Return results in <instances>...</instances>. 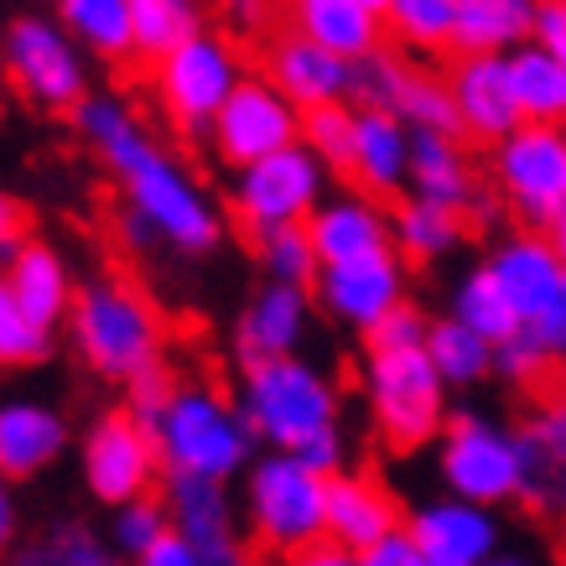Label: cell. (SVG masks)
<instances>
[{
	"label": "cell",
	"mask_w": 566,
	"mask_h": 566,
	"mask_svg": "<svg viewBox=\"0 0 566 566\" xmlns=\"http://www.w3.org/2000/svg\"><path fill=\"white\" fill-rule=\"evenodd\" d=\"M27 240H32V213H27V203H21L17 192L0 188V271L11 265V255Z\"/></svg>",
	"instance_id": "47"
},
{
	"label": "cell",
	"mask_w": 566,
	"mask_h": 566,
	"mask_svg": "<svg viewBox=\"0 0 566 566\" xmlns=\"http://www.w3.org/2000/svg\"><path fill=\"white\" fill-rule=\"evenodd\" d=\"M406 198L452 208L463 219H479V213L494 208L463 136H416L411 140V188H406Z\"/></svg>",
	"instance_id": "23"
},
{
	"label": "cell",
	"mask_w": 566,
	"mask_h": 566,
	"mask_svg": "<svg viewBox=\"0 0 566 566\" xmlns=\"http://www.w3.org/2000/svg\"><path fill=\"white\" fill-rule=\"evenodd\" d=\"M317 265H348V260L390 255V203H379L359 188H333L307 219Z\"/></svg>",
	"instance_id": "20"
},
{
	"label": "cell",
	"mask_w": 566,
	"mask_h": 566,
	"mask_svg": "<svg viewBox=\"0 0 566 566\" xmlns=\"http://www.w3.org/2000/svg\"><path fill=\"white\" fill-rule=\"evenodd\" d=\"M411 275H406V260L395 255H369V260H348V265H323L317 281H312V307L327 312L338 327L369 338L395 307H406L411 296Z\"/></svg>",
	"instance_id": "14"
},
{
	"label": "cell",
	"mask_w": 566,
	"mask_h": 566,
	"mask_svg": "<svg viewBox=\"0 0 566 566\" xmlns=\"http://www.w3.org/2000/svg\"><path fill=\"white\" fill-rule=\"evenodd\" d=\"M0 275H6L11 296L27 307V317H32L36 327L57 333V327L69 323L73 296H78V275H73L69 255H63L57 244H48V240H36L32 234V240L11 255V265H6Z\"/></svg>",
	"instance_id": "27"
},
{
	"label": "cell",
	"mask_w": 566,
	"mask_h": 566,
	"mask_svg": "<svg viewBox=\"0 0 566 566\" xmlns=\"http://www.w3.org/2000/svg\"><path fill=\"white\" fill-rule=\"evenodd\" d=\"M520 452H525V504H541L566 520V390L535 400V411L520 421Z\"/></svg>",
	"instance_id": "28"
},
{
	"label": "cell",
	"mask_w": 566,
	"mask_h": 566,
	"mask_svg": "<svg viewBox=\"0 0 566 566\" xmlns=\"http://www.w3.org/2000/svg\"><path fill=\"white\" fill-rule=\"evenodd\" d=\"M275 566H359V556L344 546H333V541H317V546L296 551V556H281Z\"/></svg>",
	"instance_id": "52"
},
{
	"label": "cell",
	"mask_w": 566,
	"mask_h": 566,
	"mask_svg": "<svg viewBox=\"0 0 566 566\" xmlns=\"http://www.w3.org/2000/svg\"><path fill=\"white\" fill-rule=\"evenodd\" d=\"M531 0H452V57H510L531 42Z\"/></svg>",
	"instance_id": "29"
},
{
	"label": "cell",
	"mask_w": 566,
	"mask_h": 566,
	"mask_svg": "<svg viewBox=\"0 0 566 566\" xmlns=\"http://www.w3.org/2000/svg\"><path fill=\"white\" fill-rule=\"evenodd\" d=\"M240 515L255 546L281 556L327 541V479L292 452H260L240 479Z\"/></svg>",
	"instance_id": "7"
},
{
	"label": "cell",
	"mask_w": 566,
	"mask_h": 566,
	"mask_svg": "<svg viewBox=\"0 0 566 566\" xmlns=\"http://www.w3.org/2000/svg\"><path fill=\"white\" fill-rule=\"evenodd\" d=\"M406 535H411L427 562H458V566H483L504 546V525L494 510L463 504L452 494L421 499L416 510H406Z\"/></svg>",
	"instance_id": "19"
},
{
	"label": "cell",
	"mask_w": 566,
	"mask_h": 566,
	"mask_svg": "<svg viewBox=\"0 0 566 566\" xmlns=\"http://www.w3.org/2000/svg\"><path fill=\"white\" fill-rule=\"evenodd\" d=\"M21 546V504H17V483L0 473V562Z\"/></svg>",
	"instance_id": "50"
},
{
	"label": "cell",
	"mask_w": 566,
	"mask_h": 566,
	"mask_svg": "<svg viewBox=\"0 0 566 566\" xmlns=\"http://www.w3.org/2000/svg\"><path fill=\"white\" fill-rule=\"evenodd\" d=\"M286 27L327 48L344 63H364L390 48L385 36V0H296L286 6Z\"/></svg>",
	"instance_id": "25"
},
{
	"label": "cell",
	"mask_w": 566,
	"mask_h": 566,
	"mask_svg": "<svg viewBox=\"0 0 566 566\" xmlns=\"http://www.w3.org/2000/svg\"><path fill=\"white\" fill-rule=\"evenodd\" d=\"M562 566H566V520H562Z\"/></svg>",
	"instance_id": "58"
},
{
	"label": "cell",
	"mask_w": 566,
	"mask_h": 566,
	"mask_svg": "<svg viewBox=\"0 0 566 566\" xmlns=\"http://www.w3.org/2000/svg\"><path fill=\"white\" fill-rule=\"evenodd\" d=\"M172 385H177V375H172V369H156V375L136 379V385L125 390V411L136 416L140 427H151V421H156V411L167 406V395H172Z\"/></svg>",
	"instance_id": "46"
},
{
	"label": "cell",
	"mask_w": 566,
	"mask_h": 566,
	"mask_svg": "<svg viewBox=\"0 0 566 566\" xmlns=\"http://www.w3.org/2000/svg\"><path fill=\"white\" fill-rule=\"evenodd\" d=\"M48 359H52V333L27 317V307L11 296L6 275H0V375L36 369V364H48Z\"/></svg>",
	"instance_id": "39"
},
{
	"label": "cell",
	"mask_w": 566,
	"mask_h": 566,
	"mask_svg": "<svg viewBox=\"0 0 566 566\" xmlns=\"http://www.w3.org/2000/svg\"><path fill=\"white\" fill-rule=\"evenodd\" d=\"M6 104H11V88H6V73H0V120H6Z\"/></svg>",
	"instance_id": "57"
},
{
	"label": "cell",
	"mask_w": 566,
	"mask_h": 566,
	"mask_svg": "<svg viewBox=\"0 0 566 566\" xmlns=\"http://www.w3.org/2000/svg\"><path fill=\"white\" fill-rule=\"evenodd\" d=\"M302 146L333 177H348V161H354V104H327V109L302 115Z\"/></svg>",
	"instance_id": "41"
},
{
	"label": "cell",
	"mask_w": 566,
	"mask_h": 566,
	"mask_svg": "<svg viewBox=\"0 0 566 566\" xmlns=\"http://www.w3.org/2000/svg\"><path fill=\"white\" fill-rule=\"evenodd\" d=\"M6 88L48 115H78L94 94V57L69 36L57 11H17L0 27Z\"/></svg>",
	"instance_id": "5"
},
{
	"label": "cell",
	"mask_w": 566,
	"mask_h": 566,
	"mask_svg": "<svg viewBox=\"0 0 566 566\" xmlns=\"http://www.w3.org/2000/svg\"><path fill=\"white\" fill-rule=\"evenodd\" d=\"M390 115L411 136H458V109H452L447 78L421 69V63H406L400 88H395V99H390Z\"/></svg>",
	"instance_id": "35"
},
{
	"label": "cell",
	"mask_w": 566,
	"mask_h": 566,
	"mask_svg": "<svg viewBox=\"0 0 566 566\" xmlns=\"http://www.w3.org/2000/svg\"><path fill=\"white\" fill-rule=\"evenodd\" d=\"M489 182L525 229H546L566 208V125H520L489 151Z\"/></svg>",
	"instance_id": "10"
},
{
	"label": "cell",
	"mask_w": 566,
	"mask_h": 566,
	"mask_svg": "<svg viewBox=\"0 0 566 566\" xmlns=\"http://www.w3.org/2000/svg\"><path fill=\"white\" fill-rule=\"evenodd\" d=\"M483 271L494 275V286L504 292V302L515 307L520 327L541 323V312L556 302L566 281V265L551 255V244L541 240V229H510L504 240H494Z\"/></svg>",
	"instance_id": "21"
},
{
	"label": "cell",
	"mask_w": 566,
	"mask_h": 566,
	"mask_svg": "<svg viewBox=\"0 0 566 566\" xmlns=\"http://www.w3.org/2000/svg\"><path fill=\"white\" fill-rule=\"evenodd\" d=\"M556 369V359H551L546 348H541V338H535L531 327H520L515 338H504V344L494 348V375L510 379V385H541V379Z\"/></svg>",
	"instance_id": "43"
},
{
	"label": "cell",
	"mask_w": 566,
	"mask_h": 566,
	"mask_svg": "<svg viewBox=\"0 0 566 566\" xmlns=\"http://www.w3.org/2000/svg\"><path fill=\"white\" fill-rule=\"evenodd\" d=\"M57 21L94 63H136V27L130 0H63Z\"/></svg>",
	"instance_id": "31"
},
{
	"label": "cell",
	"mask_w": 566,
	"mask_h": 566,
	"mask_svg": "<svg viewBox=\"0 0 566 566\" xmlns=\"http://www.w3.org/2000/svg\"><path fill=\"white\" fill-rule=\"evenodd\" d=\"M260 73H265L302 115L354 99V63H344V57H333L327 48L307 42V36L296 32V27H286V21L271 27L265 42H260Z\"/></svg>",
	"instance_id": "16"
},
{
	"label": "cell",
	"mask_w": 566,
	"mask_h": 566,
	"mask_svg": "<svg viewBox=\"0 0 566 566\" xmlns=\"http://www.w3.org/2000/svg\"><path fill=\"white\" fill-rule=\"evenodd\" d=\"M161 535H172V515H167V499H161V494L109 510V531H104V541L120 551L125 562H140V556H146Z\"/></svg>",
	"instance_id": "40"
},
{
	"label": "cell",
	"mask_w": 566,
	"mask_h": 566,
	"mask_svg": "<svg viewBox=\"0 0 566 566\" xmlns=\"http://www.w3.org/2000/svg\"><path fill=\"white\" fill-rule=\"evenodd\" d=\"M437 473L442 489L479 510L525 504V452L520 427L483 411H452L447 431L437 437Z\"/></svg>",
	"instance_id": "9"
},
{
	"label": "cell",
	"mask_w": 566,
	"mask_h": 566,
	"mask_svg": "<svg viewBox=\"0 0 566 566\" xmlns=\"http://www.w3.org/2000/svg\"><path fill=\"white\" fill-rule=\"evenodd\" d=\"M427 359L442 375L447 390H473V385H483V379L494 375V344H483L479 333H468L452 317H431Z\"/></svg>",
	"instance_id": "36"
},
{
	"label": "cell",
	"mask_w": 566,
	"mask_h": 566,
	"mask_svg": "<svg viewBox=\"0 0 566 566\" xmlns=\"http://www.w3.org/2000/svg\"><path fill=\"white\" fill-rule=\"evenodd\" d=\"M234 400H240V416H244V427H250V437H255V447H265V452L302 458L323 437L344 431V390L307 354L271 359V364H244L240 385H234Z\"/></svg>",
	"instance_id": "4"
},
{
	"label": "cell",
	"mask_w": 566,
	"mask_h": 566,
	"mask_svg": "<svg viewBox=\"0 0 566 566\" xmlns=\"http://www.w3.org/2000/svg\"><path fill=\"white\" fill-rule=\"evenodd\" d=\"M203 140L213 151V161H223L229 172H244V167H255V161L302 140V109L265 73H250L234 88V99L219 109V120L208 125Z\"/></svg>",
	"instance_id": "13"
},
{
	"label": "cell",
	"mask_w": 566,
	"mask_h": 566,
	"mask_svg": "<svg viewBox=\"0 0 566 566\" xmlns=\"http://www.w3.org/2000/svg\"><path fill=\"white\" fill-rule=\"evenodd\" d=\"M385 36L406 63L452 52V0H385Z\"/></svg>",
	"instance_id": "34"
},
{
	"label": "cell",
	"mask_w": 566,
	"mask_h": 566,
	"mask_svg": "<svg viewBox=\"0 0 566 566\" xmlns=\"http://www.w3.org/2000/svg\"><path fill=\"white\" fill-rule=\"evenodd\" d=\"M130 27H136V57L161 63L192 32H203L208 21L192 0H130Z\"/></svg>",
	"instance_id": "37"
},
{
	"label": "cell",
	"mask_w": 566,
	"mask_h": 566,
	"mask_svg": "<svg viewBox=\"0 0 566 566\" xmlns=\"http://www.w3.org/2000/svg\"><path fill=\"white\" fill-rule=\"evenodd\" d=\"M531 333L541 338V348H546L551 359L566 364V281H562V292H556V302L541 312V323H531Z\"/></svg>",
	"instance_id": "49"
},
{
	"label": "cell",
	"mask_w": 566,
	"mask_h": 566,
	"mask_svg": "<svg viewBox=\"0 0 566 566\" xmlns=\"http://www.w3.org/2000/svg\"><path fill=\"white\" fill-rule=\"evenodd\" d=\"M442 317H452V323H463L468 333H479L483 344H504V338H515L520 333V317L515 307L504 302V292L494 286V275L479 265H468L463 275H458V286L447 292V312Z\"/></svg>",
	"instance_id": "33"
},
{
	"label": "cell",
	"mask_w": 566,
	"mask_h": 566,
	"mask_svg": "<svg viewBox=\"0 0 566 566\" xmlns=\"http://www.w3.org/2000/svg\"><path fill=\"white\" fill-rule=\"evenodd\" d=\"M146 431H151L167 479H198L229 489L260 458L255 437L240 416V400L219 379H177L167 406L156 411Z\"/></svg>",
	"instance_id": "3"
},
{
	"label": "cell",
	"mask_w": 566,
	"mask_h": 566,
	"mask_svg": "<svg viewBox=\"0 0 566 566\" xmlns=\"http://www.w3.org/2000/svg\"><path fill=\"white\" fill-rule=\"evenodd\" d=\"M161 499H167L172 531L203 566H255V541L240 525V504L223 483L161 479Z\"/></svg>",
	"instance_id": "15"
},
{
	"label": "cell",
	"mask_w": 566,
	"mask_h": 566,
	"mask_svg": "<svg viewBox=\"0 0 566 566\" xmlns=\"http://www.w3.org/2000/svg\"><path fill=\"white\" fill-rule=\"evenodd\" d=\"M265 21V6H229V32H255Z\"/></svg>",
	"instance_id": "54"
},
{
	"label": "cell",
	"mask_w": 566,
	"mask_h": 566,
	"mask_svg": "<svg viewBox=\"0 0 566 566\" xmlns=\"http://www.w3.org/2000/svg\"><path fill=\"white\" fill-rule=\"evenodd\" d=\"M531 42L566 69V0H541L531 17Z\"/></svg>",
	"instance_id": "45"
},
{
	"label": "cell",
	"mask_w": 566,
	"mask_h": 566,
	"mask_svg": "<svg viewBox=\"0 0 566 566\" xmlns=\"http://www.w3.org/2000/svg\"><path fill=\"white\" fill-rule=\"evenodd\" d=\"M312 323H317L312 292L265 281V286L240 307V317H234V359H240V369L244 364L296 359L302 344L312 338Z\"/></svg>",
	"instance_id": "17"
},
{
	"label": "cell",
	"mask_w": 566,
	"mask_h": 566,
	"mask_svg": "<svg viewBox=\"0 0 566 566\" xmlns=\"http://www.w3.org/2000/svg\"><path fill=\"white\" fill-rule=\"evenodd\" d=\"M468 234V219L452 213V208L421 203V198H400L390 203V250L400 260H416V265H431V260H447Z\"/></svg>",
	"instance_id": "30"
},
{
	"label": "cell",
	"mask_w": 566,
	"mask_h": 566,
	"mask_svg": "<svg viewBox=\"0 0 566 566\" xmlns=\"http://www.w3.org/2000/svg\"><path fill=\"white\" fill-rule=\"evenodd\" d=\"M69 344L99 379L130 390L136 379L167 369V317L130 275H88L78 281L69 312Z\"/></svg>",
	"instance_id": "2"
},
{
	"label": "cell",
	"mask_w": 566,
	"mask_h": 566,
	"mask_svg": "<svg viewBox=\"0 0 566 566\" xmlns=\"http://www.w3.org/2000/svg\"><path fill=\"white\" fill-rule=\"evenodd\" d=\"M73 130L99 161L115 192L120 213L151 229L156 250L172 255H213L223 244V203L208 192V182L188 161L156 136L146 115L125 94H88L73 115Z\"/></svg>",
	"instance_id": "1"
},
{
	"label": "cell",
	"mask_w": 566,
	"mask_h": 566,
	"mask_svg": "<svg viewBox=\"0 0 566 566\" xmlns=\"http://www.w3.org/2000/svg\"><path fill=\"white\" fill-rule=\"evenodd\" d=\"M359 390L379 442L395 452L437 447L452 421V390L431 369L427 348H364Z\"/></svg>",
	"instance_id": "6"
},
{
	"label": "cell",
	"mask_w": 566,
	"mask_h": 566,
	"mask_svg": "<svg viewBox=\"0 0 566 566\" xmlns=\"http://www.w3.org/2000/svg\"><path fill=\"white\" fill-rule=\"evenodd\" d=\"M431 566H458V562H431Z\"/></svg>",
	"instance_id": "59"
},
{
	"label": "cell",
	"mask_w": 566,
	"mask_h": 566,
	"mask_svg": "<svg viewBox=\"0 0 566 566\" xmlns=\"http://www.w3.org/2000/svg\"><path fill=\"white\" fill-rule=\"evenodd\" d=\"M411 130L385 109H354V161L348 182L379 203H400L411 188Z\"/></svg>",
	"instance_id": "26"
},
{
	"label": "cell",
	"mask_w": 566,
	"mask_h": 566,
	"mask_svg": "<svg viewBox=\"0 0 566 566\" xmlns=\"http://www.w3.org/2000/svg\"><path fill=\"white\" fill-rule=\"evenodd\" d=\"M483 566H541V556H531V551H520V546H499Z\"/></svg>",
	"instance_id": "56"
},
{
	"label": "cell",
	"mask_w": 566,
	"mask_h": 566,
	"mask_svg": "<svg viewBox=\"0 0 566 566\" xmlns=\"http://www.w3.org/2000/svg\"><path fill=\"white\" fill-rule=\"evenodd\" d=\"M510 84H515V104L525 125H566V69L556 57L525 42L510 57Z\"/></svg>",
	"instance_id": "32"
},
{
	"label": "cell",
	"mask_w": 566,
	"mask_h": 566,
	"mask_svg": "<svg viewBox=\"0 0 566 566\" xmlns=\"http://www.w3.org/2000/svg\"><path fill=\"white\" fill-rule=\"evenodd\" d=\"M250 57H244L240 36L229 27H203L192 32L177 52H167L161 63H151L146 84L151 99L161 104V115L182 130V136H208V125L219 120V109L234 99V88L250 78Z\"/></svg>",
	"instance_id": "8"
},
{
	"label": "cell",
	"mask_w": 566,
	"mask_h": 566,
	"mask_svg": "<svg viewBox=\"0 0 566 566\" xmlns=\"http://www.w3.org/2000/svg\"><path fill=\"white\" fill-rule=\"evenodd\" d=\"M359 566H431L427 556H421V546H416L411 535H406V525H400V531L395 535H385V541H379V546H369L359 556Z\"/></svg>",
	"instance_id": "48"
},
{
	"label": "cell",
	"mask_w": 566,
	"mask_h": 566,
	"mask_svg": "<svg viewBox=\"0 0 566 566\" xmlns=\"http://www.w3.org/2000/svg\"><path fill=\"white\" fill-rule=\"evenodd\" d=\"M130 566H203V562H198L188 541L172 531V535H161V541H156V546L146 551L140 562H130Z\"/></svg>",
	"instance_id": "51"
},
{
	"label": "cell",
	"mask_w": 566,
	"mask_h": 566,
	"mask_svg": "<svg viewBox=\"0 0 566 566\" xmlns=\"http://www.w3.org/2000/svg\"><path fill=\"white\" fill-rule=\"evenodd\" d=\"M255 260L260 271H265V281H275V286H302V292H312V281H317V250H312V234L307 223H286V229H265V234H255Z\"/></svg>",
	"instance_id": "38"
},
{
	"label": "cell",
	"mask_w": 566,
	"mask_h": 566,
	"mask_svg": "<svg viewBox=\"0 0 566 566\" xmlns=\"http://www.w3.org/2000/svg\"><path fill=\"white\" fill-rule=\"evenodd\" d=\"M327 192H333V172L296 140L286 151H275V156H265V161H255V167L234 172L229 208H234V219H240L244 229H250V240H255L265 229L307 223Z\"/></svg>",
	"instance_id": "11"
},
{
	"label": "cell",
	"mask_w": 566,
	"mask_h": 566,
	"mask_svg": "<svg viewBox=\"0 0 566 566\" xmlns=\"http://www.w3.org/2000/svg\"><path fill=\"white\" fill-rule=\"evenodd\" d=\"M400 525H406V510H400V499L375 473H354L348 468L338 479H327V541L333 546L364 556V551L379 546Z\"/></svg>",
	"instance_id": "24"
},
{
	"label": "cell",
	"mask_w": 566,
	"mask_h": 566,
	"mask_svg": "<svg viewBox=\"0 0 566 566\" xmlns=\"http://www.w3.org/2000/svg\"><path fill=\"white\" fill-rule=\"evenodd\" d=\"M541 240H546V244H551V255H556V260L566 265V208L546 223V229H541Z\"/></svg>",
	"instance_id": "55"
},
{
	"label": "cell",
	"mask_w": 566,
	"mask_h": 566,
	"mask_svg": "<svg viewBox=\"0 0 566 566\" xmlns=\"http://www.w3.org/2000/svg\"><path fill=\"white\" fill-rule=\"evenodd\" d=\"M6 566H63L57 562V551H52V541L42 535V541H21L11 556H6Z\"/></svg>",
	"instance_id": "53"
},
{
	"label": "cell",
	"mask_w": 566,
	"mask_h": 566,
	"mask_svg": "<svg viewBox=\"0 0 566 566\" xmlns=\"http://www.w3.org/2000/svg\"><path fill=\"white\" fill-rule=\"evenodd\" d=\"M48 541H52V551H57V562L63 566H130L120 551L109 546L94 525H84V520H63V525H52Z\"/></svg>",
	"instance_id": "42"
},
{
	"label": "cell",
	"mask_w": 566,
	"mask_h": 566,
	"mask_svg": "<svg viewBox=\"0 0 566 566\" xmlns=\"http://www.w3.org/2000/svg\"><path fill=\"white\" fill-rule=\"evenodd\" d=\"M78 473H84L88 499H99L104 510H120V504L161 494V479H167L151 431L140 427L125 406L94 416L84 427V437H78Z\"/></svg>",
	"instance_id": "12"
},
{
	"label": "cell",
	"mask_w": 566,
	"mask_h": 566,
	"mask_svg": "<svg viewBox=\"0 0 566 566\" xmlns=\"http://www.w3.org/2000/svg\"><path fill=\"white\" fill-rule=\"evenodd\" d=\"M69 447H73V421L52 400H36V395L0 400V473L11 483L48 473Z\"/></svg>",
	"instance_id": "22"
},
{
	"label": "cell",
	"mask_w": 566,
	"mask_h": 566,
	"mask_svg": "<svg viewBox=\"0 0 566 566\" xmlns=\"http://www.w3.org/2000/svg\"><path fill=\"white\" fill-rule=\"evenodd\" d=\"M427 333H431V317L416 307V302H406V307H395L364 344L369 348H427Z\"/></svg>",
	"instance_id": "44"
},
{
	"label": "cell",
	"mask_w": 566,
	"mask_h": 566,
	"mask_svg": "<svg viewBox=\"0 0 566 566\" xmlns=\"http://www.w3.org/2000/svg\"><path fill=\"white\" fill-rule=\"evenodd\" d=\"M442 78L447 94H452V109H458V136L463 140H479L494 151L499 140L525 125L504 57H452V69Z\"/></svg>",
	"instance_id": "18"
}]
</instances>
